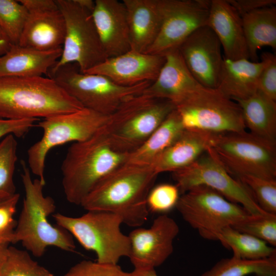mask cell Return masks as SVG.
<instances>
[{
  "label": "cell",
  "mask_w": 276,
  "mask_h": 276,
  "mask_svg": "<svg viewBox=\"0 0 276 276\" xmlns=\"http://www.w3.org/2000/svg\"><path fill=\"white\" fill-rule=\"evenodd\" d=\"M158 175L152 166L125 163L101 180L80 205L115 214L123 223L140 227L147 220V198Z\"/></svg>",
  "instance_id": "1"
},
{
  "label": "cell",
  "mask_w": 276,
  "mask_h": 276,
  "mask_svg": "<svg viewBox=\"0 0 276 276\" xmlns=\"http://www.w3.org/2000/svg\"><path fill=\"white\" fill-rule=\"evenodd\" d=\"M84 107L47 77H0V118L43 119Z\"/></svg>",
  "instance_id": "2"
},
{
  "label": "cell",
  "mask_w": 276,
  "mask_h": 276,
  "mask_svg": "<svg viewBox=\"0 0 276 276\" xmlns=\"http://www.w3.org/2000/svg\"><path fill=\"white\" fill-rule=\"evenodd\" d=\"M22 182L25 197L15 229L14 243L20 242L34 256L41 257L46 249L54 246L66 251H74L72 236L66 230L53 225L49 217L54 213L56 205L50 196H45V183L39 179H32L26 163L21 160Z\"/></svg>",
  "instance_id": "3"
},
{
  "label": "cell",
  "mask_w": 276,
  "mask_h": 276,
  "mask_svg": "<svg viewBox=\"0 0 276 276\" xmlns=\"http://www.w3.org/2000/svg\"><path fill=\"white\" fill-rule=\"evenodd\" d=\"M128 155L113 150L101 130L87 140L73 143L61 166L66 200L80 205L101 180L126 162Z\"/></svg>",
  "instance_id": "4"
},
{
  "label": "cell",
  "mask_w": 276,
  "mask_h": 276,
  "mask_svg": "<svg viewBox=\"0 0 276 276\" xmlns=\"http://www.w3.org/2000/svg\"><path fill=\"white\" fill-rule=\"evenodd\" d=\"M175 109L170 101L142 93L123 102L109 116L101 131L113 150L129 154L141 146Z\"/></svg>",
  "instance_id": "5"
},
{
  "label": "cell",
  "mask_w": 276,
  "mask_h": 276,
  "mask_svg": "<svg viewBox=\"0 0 276 276\" xmlns=\"http://www.w3.org/2000/svg\"><path fill=\"white\" fill-rule=\"evenodd\" d=\"M87 211L79 217L56 213L53 217L59 227L74 236L85 249L96 254L97 262L118 264L121 258L128 257L130 240L121 230V218L106 211Z\"/></svg>",
  "instance_id": "6"
},
{
  "label": "cell",
  "mask_w": 276,
  "mask_h": 276,
  "mask_svg": "<svg viewBox=\"0 0 276 276\" xmlns=\"http://www.w3.org/2000/svg\"><path fill=\"white\" fill-rule=\"evenodd\" d=\"M47 75L84 108L106 116L114 112L127 99L142 94L151 83L121 86L103 75L83 73L75 63L51 68Z\"/></svg>",
  "instance_id": "7"
},
{
  "label": "cell",
  "mask_w": 276,
  "mask_h": 276,
  "mask_svg": "<svg viewBox=\"0 0 276 276\" xmlns=\"http://www.w3.org/2000/svg\"><path fill=\"white\" fill-rule=\"evenodd\" d=\"M208 151L236 178L276 179V142L242 132L216 134Z\"/></svg>",
  "instance_id": "8"
},
{
  "label": "cell",
  "mask_w": 276,
  "mask_h": 276,
  "mask_svg": "<svg viewBox=\"0 0 276 276\" xmlns=\"http://www.w3.org/2000/svg\"><path fill=\"white\" fill-rule=\"evenodd\" d=\"M109 116L83 108L78 111L43 119L35 125L42 130L41 139L27 151L28 168L31 173L45 183V162L53 148L69 142L87 140L99 132L107 122Z\"/></svg>",
  "instance_id": "9"
},
{
  "label": "cell",
  "mask_w": 276,
  "mask_h": 276,
  "mask_svg": "<svg viewBox=\"0 0 276 276\" xmlns=\"http://www.w3.org/2000/svg\"><path fill=\"white\" fill-rule=\"evenodd\" d=\"M175 208L202 238L211 240H217L223 228L233 226L250 215L241 205L204 186L195 187L183 193Z\"/></svg>",
  "instance_id": "10"
},
{
  "label": "cell",
  "mask_w": 276,
  "mask_h": 276,
  "mask_svg": "<svg viewBox=\"0 0 276 276\" xmlns=\"http://www.w3.org/2000/svg\"><path fill=\"white\" fill-rule=\"evenodd\" d=\"M65 22L62 53L51 67L76 64L84 73L108 57L104 50L92 17V13L75 0H56ZM51 69V68H50Z\"/></svg>",
  "instance_id": "11"
},
{
  "label": "cell",
  "mask_w": 276,
  "mask_h": 276,
  "mask_svg": "<svg viewBox=\"0 0 276 276\" xmlns=\"http://www.w3.org/2000/svg\"><path fill=\"white\" fill-rule=\"evenodd\" d=\"M176 109L186 129L215 134L246 131L238 103L217 89L203 87Z\"/></svg>",
  "instance_id": "12"
},
{
  "label": "cell",
  "mask_w": 276,
  "mask_h": 276,
  "mask_svg": "<svg viewBox=\"0 0 276 276\" xmlns=\"http://www.w3.org/2000/svg\"><path fill=\"white\" fill-rule=\"evenodd\" d=\"M172 177L182 194L195 187L204 186L241 205L251 215L267 213L259 206L247 188L208 150L191 165L172 172Z\"/></svg>",
  "instance_id": "13"
},
{
  "label": "cell",
  "mask_w": 276,
  "mask_h": 276,
  "mask_svg": "<svg viewBox=\"0 0 276 276\" xmlns=\"http://www.w3.org/2000/svg\"><path fill=\"white\" fill-rule=\"evenodd\" d=\"M211 1L158 0L161 26L146 53L164 55L179 45L195 30L207 25Z\"/></svg>",
  "instance_id": "14"
},
{
  "label": "cell",
  "mask_w": 276,
  "mask_h": 276,
  "mask_svg": "<svg viewBox=\"0 0 276 276\" xmlns=\"http://www.w3.org/2000/svg\"><path fill=\"white\" fill-rule=\"evenodd\" d=\"M179 232L176 222L166 214L156 217L149 228L136 227L129 234L128 256L134 269L154 268L173 251V242Z\"/></svg>",
  "instance_id": "15"
},
{
  "label": "cell",
  "mask_w": 276,
  "mask_h": 276,
  "mask_svg": "<svg viewBox=\"0 0 276 276\" xmlns=\"http://www.w3.org/2000/svg\"><path fill=\"white\" fill-rule=\"evenodd\" d=\"M221 45L208 25L192 33L178 48L194 78L203 87L216 89L223 60Z\"/></svg>",
  "instance_id": "16"
},
{
  "label": "cell",
  "mask_w": 276,
  "mask_h": 276,
  "mask_svg": "<svg viewBox=\"0 0 276 276\" xmlns=\"http://www.w3.org/2000/svg\"><path fill=\"white\" fill-rule=\"evenodd\" d=\"M165 61L163 55L150 54L132 50L107 58L84 72L103 75L124 86H132L146 81L153 82Z\"/></svg>",
  "instance_id": "17"
},
{
  "label": "cell",
  "mask_w": 276,
  "mask_h": 276,
  "mask_svg": "<svg viewBox=\"0 0 276 276\" xmlns=\"http://www.w3.org/2000/svg\"><path fill=\"white\" fill-rule=\"evenodd\" d=\"M163 55L165 61L156 79L143 93L170 101L177 107L204 87L192 76L178 49Z\"/></svg>",
  "instance_id": "18"
},
{
  "label": "cell",
  "mask_w": 276,
  "mask_h": 276,
  "mask_svg": "<svg viewBox=\"0 0 276 276\" xmlns=\"http://www.w3.org/2000/svg\"><path fill=\"white\" fill-rule=\"evenodd\" d=\"M95 2L92 17L107 57L130 50L127 12L123 2L117 0Z\"/></svg>",
  "instance_id": "19"
},
{
  "label": "cell",
  "mask_w": 276,
  "mask_h": 276,
  "mask_svg": "<svg viewBox=\"0 0 276 276\" xmlns=\"http://www.w3.org/2000/svg\"><path fill=\"white\" fill-rule=\"evenodd\" d=\"M207 25L219 40L224 58L249 59L241 17L227 1H211Z\"/></svg>",
  "instance_id": "20"
},
{
  "label": "cell",
  "mask_w": 276,
  "mask_h": 276,
  "mask_svg": "<svg viewBox=\"0 0 276 276\" xmlns=\"http://www.w3.org/2000/svg\"><path fill=\"white\" fill-rule=\"evenodd\" d=\"M216 134L186 129L152 165L156 172H174L195 162L211 147Z\"/></svg>",
  "instance_id": "21"
},
{
  "label": "cell",
  "mask_w": 276,
  "mask_h": 276,
  "mask_svg": "<svg viewBox=\"0 0 276 276\" xmlns=\"http://www.w3.org/2000/svg\"><path fill=\"white\" fill-rule=\"evenodd\" d=\"M129 27L130 49L146 53L156 39L161 26L158 0H123Z\"/></svg>",
  "instance_id": "22"
},
{
  "label": "cell",
  "mask_w": 276,
  "mask_h": 276,
  "mask_svg": "<svg viewBox=\"0 0 276 276\" xmlns=\"http://www.w3.org/2000/svg\"><path fill=\"white\" fill-rule=\"evenodd\" d=\"M65 22L59 10L29 13L18 44L41 51L62 48Z\"/></svg>",
  "instance_id": "23"
},
{
  "label": "cell",
  "mask_w": 276,
  "mask_h": 276,
  "mask_svg": "<svg viewBox=\"0 0 276 276\" xmlns=\"http://www.w3.org/2000/svg\"><path fill=\"white\" fill-rule=\"evenodd\" d=\"M61 53L62 48L41 51L13 44L0 56V77L43 76L59 60Z\"/></svg>",
  "instance_id": "24"
},
{
  "label": "cell",
  "mask_w": 276,
  "mask_h": 276,
  "mask_svg": "<svg viewBox=\"0 0 276 276\" xmlns=\"http://www.w3.org/2000/svg\"><path fill=\"white\" fill-rule=\"evenodd\" d=\"M264 62L247 59L232 60L223 57L217 89L235 101L247 99L258 90Z\"/></svg>",
  "instance_id": "25"
},
{
  "label": "cell",
  "mask_w": 276,
  "mask_h": 276,
  "mask_svg": "<svg viewBox=\"0 0 276 276\" xmlns=\"http://www.w3.org/2000/svg\"><path fill=\"white\" fill-rule=\"evenodd\" d=\"M184 130L180 116L175 109L141 146L128 154L125 163L152 166Z\"/></svg>",
  "instance_id": "26"
},
{
  "label": "cell",
  "mask_w": 276,
  "mask_h": 276,
  "mask_svg": "<svg viewBox=\"0 0 276 276\" xmlns=\"http://www.w3.org/2000/svg\"><path fill=\"white\" fill-rule=\"evenodd\" d=\"M236 102L250 133L276 142V101L258 90L252 96Z\"/></svg>",
  "instance_id": "27"
},
{
  "label": "cell",
  "mask_w": 276,
  "mask_h": 276,
  "mask_svg": "<svg viewBox=\"0 0 276 276\" xmlns=\"http://www.w3.org/2000/svg\"><path fill=\"white\" fill-rule=\"evenodd\" d=\"M249 59L257 62V51L261 47L276 49L275 5L254 10L241 16Z\"/></svg>",
  "instance_id": "28"
},
{
  "label": "cell",
  "mask_w": 276,
  "mask_h": 276,
  "mask_svg": "<svg viewBox=\"0 0 276 276\" xmlns=\"http://www.w3.org/2000/svg\"><path fill=\"white\" fill-rule=\"evenodd\" d=\"M217 241L225 247L232 250L233 256L237 258L257 260L276 256L275 247L232 226L223 228L218 234Z\"/></svg>",
  "instance_id": "29"
},
{
  "label": "cell",
  "mask_w": 276,
  "mask_h": 276,
  "mask_svg": "<svg viewBox=\"0 0 276 276\" xmlns=\"http://www.w3.org/2000/svg\"><path fill=\"white\" fill-rule=\"evenodd\" d=\"M276 276V256L266 259L248 260L232 256L222 259L200 276Z\"/></svg>",
  "instance_id": "30"
},
{
  "label": "cell",
  "mask_w": 276,
  "mask_h": 276,
  "mask_svg": "<svg viewBox=\"0 0 276 276\" xmlns=\"http://www.w3.org/2000/svg\"><path fill=\"white\" fill-rule=\"evenodd\" d=\"M17 148V141L13 134L5 136L0 141V203L17 193L13 180Z\"/></svg>",
  "instance_id": "31"
},
{
  "label": "cell",
  "mask_w": 276,
  "mask_h": 276,
  "mask_svg": "<svg viewBox=\"0 0 276 276\" xmlns=\"http://www.w3.org/2000/svg\"><path fill=\"white\" fill-rule=\"evenodd\" d=\"M0 276H53L25 250L9 246Z\"/></svg>",
  "instance_id": "32"
},
{
  "label": "cell",
  "mask_w": 276,
  "mask_h": 276,
  "mask_svg": "<svg viewBox=\"0 0 276 276\" xmlns=\"http://www.w3.org/2000/svg\"><path fill=\"white\" fill-rule=\"evenodd\" d=\"M29 12L19 2L0 0V28L13 44H18Z\"/></svg>",
  "instance_id": "33"
},
{
  "label": "cell",
  "mask_w": 276,
  "mask_h": 276,
  "mask_svg": "<svg viewBox=\"0 0 276 276\" xmlns=\"http://www.w3.org/2000/svg\"><path fill=\"white\" fill-rule=\"evenodd\" d=\"M237 179L247 188L264 211L276 214V179L251 175H243Z\"/></svg>",
  "instance_id": "34"
},
{
  "label": "cell",
  "mask_w": 276,
  "mask_h": 276,
  "mask_svg": "<svg viewBox=\"0 0 276 276\" xmlns=\"http://www.w3.org/2000/svg\"><path fill=\"white\" fill-rule=\"evenodd\" d=\"M232 227L262 240L274 247L276 246V214L265 213L258 216L250 215Z\"/></svg>",
  "instance_id": "35"
},
{
  "label": "cell",
  "mask_w": 276,
  "mask_h": 276,
  "mask_svg": "<svg viewBox=\"0 0 276 276\" xmlns=\"http://www.w3.org/2000/svg\"><path fill=\"white\" fill-rule=\"evenodd\" d=\"M179 192L176 185L164 183L153 187L147 198L149 212L166 214L176 207Z\"/></svg>",
  "instance_id": "36"
},
{
  "label": "cell",
  "mask_w": 276,
  "mask_h": 276,
  "mask_svg": "<svg viewBox=\"0 0 276 276\" xmlns=\"http://www.w3.org/2000/svg\"><path fill=\"white\" fill-rule=\"evenodd\" d=\"M64 276H131L118 264L84 260L72 266Z\"/></svg>",
  "instance_id": "37"
},
{
  "label": "cell",
  "mask_w": 276,
  "mask_h": 276,
  "mask_svg": "<svg viewBox=\"0 0 276 276\" xmlns=\"http://www.w3.org/2000/svg\"><path fill=\"white\" fill-rule=\"evenodd\" d=\"M261 57L264 66L259 76L258 90L276 101V56L271 53L264 52Z\"/></svg>",
  "instance_id": "38"
},
{
  "label": "cell",
  "mask_w": 276,
  "mask_h": 276,
  "mask_svg": "<svg viewBox=\"0 0 276 276\" xmlns=\"http://www.w3.org/2000/svg\"><path fill=\"white\" fill-rule=\"evenodd\" d=\"M20 195L16 193L12 198L0 203V234L9 235L13 233L16 226L13 216Z\"/></svg>",
  "instance_id": "39"
},
{
  "label": "cell",
  "mask_w": 276,
  "mask_h": 276,
  "mask_svg": "<svg viewBox=\"0 0 276 276\" xmlns=\"http://www.w3.org/2000/svg\"><path fill=\"white\" fill-rule=\"evenodd\" d=\"M37 119H26L18 120L5 119L0 118V139L8 134L15 137L24 136L34 127Z\"/></svg>",
  "instance_id": "40"
},
{
  "label": "cell",
  "mask_w": 276,
  "mask_h": 276,
  "mask_svg": "<svg viewBox=\"0 0 276 276\" xmlns=\"http://www.w3.org/2000/svg\"><path fill=\"white\" fill-rule=\"evenodd\" d=\"M241 17L254 10L274 6L275 0H227Z\"/></svg>",
  "instance_id": "41"
},
{
  "label": "cell",
  "mask_w": 276,
  "mask_h": 276,
  "mask_svg": "<svg viewBox=\"0 0 276 276\" xmlns=\"http://www.w3.org/2000/svg\"><path fill=\"white\" fill-rule=\"evenodd\" d=\"M29 13H41L58 9L56 1L53 0H19Z\"/></svg>",
  "instance_id": "42"
},
{
  "label": "cell",
  "mask_w": 276,
  "mask_h": 276,
  "mask_svg": "<svg viewBox=\"0 0 276 276\" xmlns=\"http://www.w3.org/2000/svg\"><path fill=\"white\" fill-rule=\"evenodd\" d=\"M13 44L6 34L0 28V56L7 53Z\"/></svg>",
  "instance_id": "43"
},
{
  "label": "cell",
  "mask_w": 276,
  "mask_h": 276,
  "mask_svg": "<svg viewBox=\"0 0 276 276\" xmlns=\"http://www.w3.org/2000/svg\"><path fill=\"white\" fill-rule=\"evenodd\" d=\"M130 274L131 276H158L154 268L134 269Z\"/></svg>",
  "instance_id": "44"
},
{
  "label": "cell",
  "mask_w": 276,
  "mask_h": 276,
  "mask_svg": "<svg viewBox=\"0 0 276 276\" xmlns=\"http://www.w3.org/2000/svg\"><path fill=\"white\" fill-rule=\"evenodd\" d=\"M5 242H0V272L7 257L9 244Z\"/></svg>",
  "instance_id": "45"
},
{
  "label": "cell",
  "mask_w": 276,
  "mask_h": 276,
  "mask_svg": "<svg viewBox=\"0 0 276 276\" xmlns=\"http://www.w3.org/2000/svg\"><path fill=\"white\" fill-rule=\"evenodd\" d=\"M83 8L93 12L95 8V2L92 0H75Z\"/></svg>",
  "instance_id": "46"
},
{
  "label": "cell",
  "mask_w": 276,
  "mask_h": 276,
  "mask_svg": "<svg viewBox=\"0 0 276 276\" xmlns=\"http://www.w3.org/2000/svg\"><path fill=\"white\" fill-rule=\"evenodd\" d=\"M0 242L8 243H14V236L13 233L9 235L0 234Z\"/></svg>",
  "instance_id": "47"
},
{
  "label": "cell",
  "mask_w": 276,
  "mask_h": 276,
  "mask_svg": "<svg viewBox=\"0 0 276 276\" xmlns=\"http://www.w3.org/2000/svg\"></svg>",
  "instance_id": "48"
}]
</instances>
